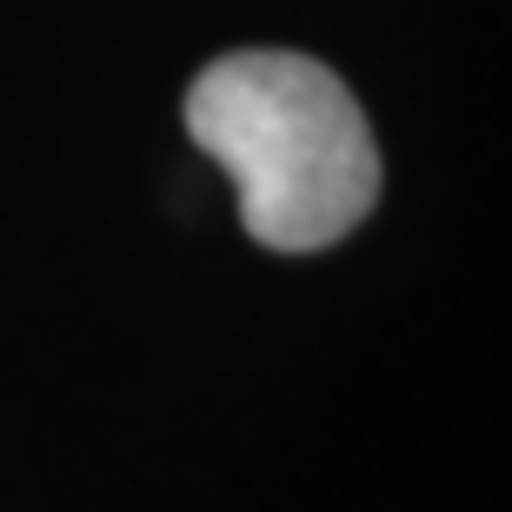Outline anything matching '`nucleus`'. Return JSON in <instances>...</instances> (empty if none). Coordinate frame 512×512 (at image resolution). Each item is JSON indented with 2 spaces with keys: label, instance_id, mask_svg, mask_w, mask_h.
<instances>
[{
  "label": "nucleus",
  "instance_id": "1",
  "mask_svg": "<svg viewBox=\"0 0 512 512\" xmlns=\"http://www.w3.org/2000/svg\"><path fill=\"white\" fill-rule=\"evenodd\" d=\"M193 147L240 187V227L273 253H320L380 200V147L333 67L286 47H247L187 87Z\"/></svg>",
  "mask_w": 512,
  "mask_h": 512
}]
</instances>
